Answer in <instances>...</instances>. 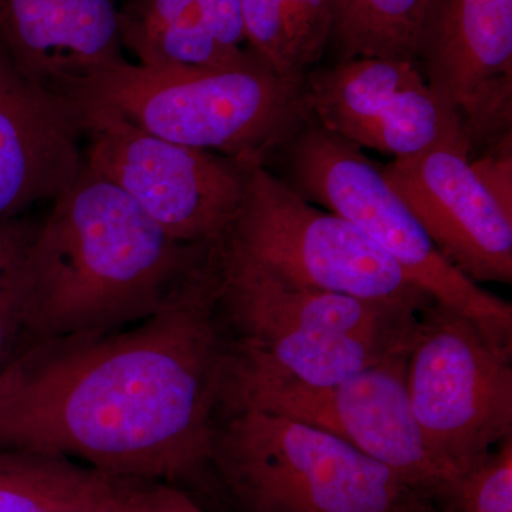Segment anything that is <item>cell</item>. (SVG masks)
I'll return each instance as SVG.
<instances>
[{
	"label": "cell",
	"instance_id": "cell-1",
	"mask_svg": "<svg viewBox=\"0 0 512 512\" xmlns=\"http://www.w3.org/2000/svg\"><path fill=\"white\" fill-rule=\"evenodd\" d=\"M215 248L163 312L99 335L39 340L0 367V450L82 460L181 488L212 470L231 342Z\"/></svg>",
	"mask_w": 512,
	"mask_h": 512
},
{
	"label": "cell",
	"instance_id": "cell-2",
	"mask_svg": "<svg viewBox=\"0 0 512 512\" xmlns=\"http://www.w3.org/2000/svg\"><path fill=\"white\" fill-rule=\"evenodd\" d=\"M50 204L23 258L18 350L39 340L99 335L153 318L204 271L218 242L177 241L86 164Z\"/></svg>",
	"mask_w": 512,
	"mask_h": 512
},
{
	"label": "cell",
	"instance_id": "cell-3",
	"mask_svg": "<svg viewBox=\"0 0 512 512\" xmlns=\"http://www.w3.org/2000/svg\"><path fill=\"white\" fill-rule=\"evenodd\" d=\"M218 311L232 353L271 375L325 387L409 348L421 311L295 284L225 235Z\"/></svg>",
	"mask_w": 512,
	"mask_h": 512
},
{
	"label": "cell",
	"instance_id": "cell-4",
	"mask_svg": "<svg viewBox=\"0 0 512 512\" xmlns=\"http://www.w3.org/2000/svg\"><path fill=\"white\" fill-rule=\"evenodd\" d=\"M79 103L116 110L171 143L252 168L268 164L312 120L305 79L279 76L254 53L225 69H146L121 59L62 90Z\"/></svg>",
	"mask_w": 512,
	"mask_h": 512
},
{
	"label": "cell",
	"instance_id": "cell-5",
	"mask_svg": "<svg viewBox=\"0 0 512 512\" xmlns=\"http://www.w3.org/2000/svg\"><path fill=\"white\" fill-rule=\"evenodd\" d=\"M212 470L242 512H437L430 495L333 434L242 406H221Z\"/></svg>",
	"mask_w": 512,
	"mask_h": 512
},
{
	"label": "cell",
	"instance_id": "cell-6",
	"mask_svg": "<svg viewBox=\"0 0 512 512\" xmlns=\"http://www.w3.org/2000/svg\"><path fill=\"white\" fill-rule=\"evenodd\" d=\"M286 181L305 200L356 225L392 256L431 301L474 320L512 352V306L457 271L359 147L309 120L276 154Z\"/></svg>",
	"mask_w": 512,
	"mask_h": 512
},
{
	"label": "cell",
	"instance_id": "cell-7",
	"mask_svg": "<svg viewBox=\"0 0 512 512\" xmlns=\"http://www.w3.org/2000/svg\"><path fill=\"white\" fill-rule=\"evenodd\" d=\"M407 350L325 387L282 379L232 353L221 406L291 417L333 434L439 503L457 480L424 440L406 384Z\"/></svg>",
	"mask_w": 512,
	"mask_h": 512
},
{
	"label": "cell",
	"instance_id": "cell-8",
	"mask_svg": "<svg viewBox=\"0 0 512 512\" xmlns=\"http://www.w3.org/2000/svg\"><path fill=\"white\" fill-rule=\"evenodd\" d=\"M228 238L295 284L423 311L431 299L352 222L315 207L266 165L248 168Z\"/></svg>",
	"mask_w": 512,
	"mask_h": 512
},
{
	"label": "cell",
	"instance_id": "cell-9",
	"mask_svg": "<svg viewBox=\"0 0 512 512\" xmlns=\"http://www.w3.org/2000/svg\"><path fill=\"white\" fill-rule=\"evenodd\" d=\"M511 356L463 313L436 302L420 312L407 392L424 440L454 476L512 436Z\"/></svg>",
	"mask_w": 512,
	"mask_h": 512
},
{
	"label": "cell",
	"instance_id": "cell-10",
	"mask_svg": "<svg viewBox=\"0 0 512 512\" xmlns=\"http://www.w3.org/2000/svg\"><path fill=\"white\" fill-rule=\"evenodd\" d=\"M74 104L90 170L126 192L177 241L214 244L228 234L241 208L248 168L153 136L109 107Z\"/></svg>",
	"mask_w": 512,
	"mask_h": 512
},
{
	"label": "cell",
	"instance_id": "cell-11",
	"mask_svg": "<svg viewBox=\"0 0 512 512\" xmlns=\"http://www.w3.org/2000/svg\"><path fill=\"white\" fill-rule=\"evenodd\" d=\"M303 79L312 119L353 146L394 158L436 146L471 150L457 111L410 60H345Z\"/></svg>",
	"mask_w": 512,
	"mask_h": 512
},
{
	"label": "cell",
	"instance_id": "cell-12",
	"mask_svg": "<svg viewBox=\"0 0 512 512\" xmlns=\"http://www.w3.org/2000/svg\"><path fill=\"white\" fill-rule=\"evenodd\" d=\"M416 63L471 150L511 134L512 0H429Z\"/></svg>",
	"mask_w": 512,
	"mask_h": 512
},
{
	"label": "cell",
	"instance_id": "cell-13",
	"mask_svg": "<svg viewBox=\"0 0 512 512\" xmlns=\"http://www.w3.org/2000/svg\"><path fill=\"white\" fill-rule=\"evenodd\" d=\"M464 146H436L380 165L441 255L476 284H512V217L485 191Z\"/></svg>",
	"mask_w": 512,
	"mask_h": 512
},
{
	"label": "cell",
	"instance_id": "cell-14",
	"mask_svg": "<svg viewBox=\"0 0 512 512\" xmlns=\"http://www.w3.org/2000/svg\"><path fill=\"white\" fill-rule=\"evenodd\" d=\"M82 140L74 101L23 73L0 45V222L55 201L74 183Z\"/></svg>",
	"mask_w": 512,
	"mask_h": 512
},
{
	"label": "cell",
	"instance_id": "cell-15",
	"mask_svg": "<svg viewBox=\"0 0 512 512\" xmlns=\"http://www.w3.org/2000/svg\"><path fill=\"white\" fill-rule=\"evenodd\" d=\"M120 0H0V45L37 82L63 90L124 59Z\"/></svg>",
	"mask_w": 512,
	"mask_h": 512
},
{
	"label": "cell",
	"instance_id": "cell-16",
	"mask_svg": "<svg viewBox=\"0 0 512 512\" xmlns=\"http://www.w3.org/2000/svg\"><path fill=\"white\" fill-rule=\"evenodd\" d=\"M119 33L138 66L158 72L225 69L252 56L249 49L229 52L214 39L200 0H124Z\"/></svg>",
	"mask_w": 512,
	"mask_h": 512
},
{
	"label": "cell",
	"instance_id": "cell-17",
	"mask_svg": "<svg viewBox=\"0 0 512 512\" xmlns=\"http://www.w3.org/2000/svg\"><path fill=\"white\" fill-rule=\"evenodd\" d=\"M427 3L429 0H333L330 43L339 62L379 57L416 63Z\"/></svg>",
	"mask_w": 512,
	"mask_h": 512
},
{
	"label": "cell",
	"instance_id": "cell-18",
	"mask_svg": "<svg viewBox=\"0 0 512 512\" xmlns=\"http://www.w3.org/2000/svg\"><path fill=\"white\" fill-rule=\"evenodd\" d=\"M110 474L70 458L0 450V512H53Z\"/></svg>",
	"mask_w": 512,
	"mask_h": 512
},
{
	"label": "cell",
	"instance_id": "cell-19",
	"mask_svg": "<svg viewBox=\"0 0 512 512\" xmlns=\"http://www.w3.org/2000/svg\"><path fill=\"white\" fill-rule=\"evenodd\" d=\"M439 507L446 512H512V436L460 474Z\"/></svg>",
	"mask_w": 512,
	"mask_h": 512
},
{
	"label": "cell",
	"instance_id": "cell-20",
	"mask_svg": "<svg viewBox=\"0 0 512 512\" xmlns=\"http://www.w3.org/2000/svg\"><path fill=\"white\" fill-rule=\"evenodd\" d=\"M36 222H0V367L15 355L23 333V258Z\"/></svg>",
	"mask_w": 512,
	"mask_h": 512
},
{
	"label": "cell",
	"instance_id": "cell-21",
	"mask_svg": "<svg viewBox=\"0 0 512 512\" xmlns=\"http://www.w3.org/2000/svg\"><path fill=\"white\" fill-rule=\"evenodd\" d=\"M247 46L279 76L298 80L292 73L289 50V0H241Z\"/></svg>",
	"mask_w": 512,
	"mask_h": 512
},
{
	"label": "cell",
	"instance_id": "cell-22",
	"mask_svg": "<svg viewBox=\"0 0 512 512\" xmlns=\"http://www.w3.org/2000/svg\"><path fill=\"white\" fill-rule=\"evenodd\" d=\"M333 0H289L288 35L292 73L303 80L330 43Z\"/></svg>",
	"mask_w": 512,
	"mask_h": 512
},
{
	"label": "cell",
	"instance_id": "cell-23",
	"mask_svg": "<svg viewBox=\"0 0 512 512\" xmlns=\"http://www.w3.org/2000/svg\"><path fill=\"white\" fill-rule=\"evenodd\" d=\"M150 481L107 476L92 490L53 512H137Z\"/></svg>",
	"mask_w": 512,
	"mask_h": 512
},
{
	"label": "cell",
	"instance_id": "cell-24",
	"mask_svg": "<svg viewBox=\"0 0 512 512\" xmlns=\"http://www.w3.org/2000/svg\"><path fill=\"white\" fill-rule=\"evenodd\" d=\"M471 168L485 191L505 214L512 217V137L511 134L488 146L483 156L470 158Z\"/></svg>",
	"mask_w": 512,
	"mask_h": 512
},
{
	"label": "cell",
	"instance_id": "cell-25",
	"mask_svg": "<svg viewBox=\"0 0 512 512\" xmlns=\"http://www.w3.org/2000/svg\"><path fill=\"white\" fill-rule=\"evenodd\" d=\"M212 36L234 53L248 50L241 0H200Z\"/></svg>",
	"mask_w": 512,
	"mask_h": 512
},
{
	"label": "cell",
	"instance_id": "cell-26",
	"mask_svg": "<svg viewBox=\"0 0 512 512\" xmlns=\"http://www.w3.org/2000/svg\"><path fill=\"white\" fill-rule=\"evenodd\" d=\"M137 512H205L200 505L174 485L154 483Z\"/></svg>",
	"mask_w": 512,
	"mask_h": 512
},
{
	"label": "cell",
	"instance_id": "cell-27",
	"mask_svg": "<svg viewBox=\"0 0 512 512\" xmlns=\"http://www.w3.org/2000/svg\"><path fill=\"white\" fill-rule=\"evenodd\" d=\"M437 512H446V511H444L443 508L439 507V508H437Z\"/></svg>",
	"mask_w": 512,
	"mask_h": 512
}]
</instances>
